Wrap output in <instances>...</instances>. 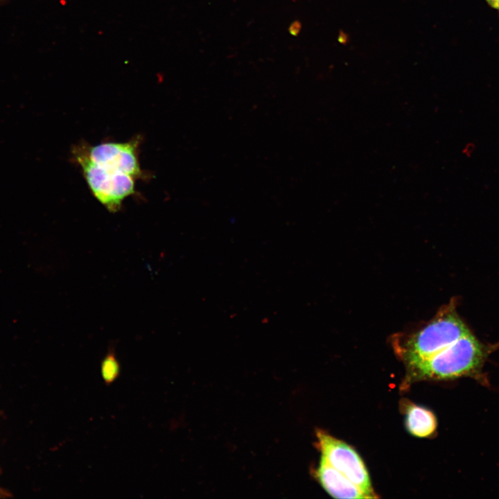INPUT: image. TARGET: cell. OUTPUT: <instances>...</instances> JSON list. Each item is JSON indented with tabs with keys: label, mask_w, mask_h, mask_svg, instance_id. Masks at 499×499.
<instances>
[{
	"label": "cell",
	"mask_w": 499,
	"mask_h": 499,
	"mask_svg": "<svg viewBox=\"0 0 499 499\" xmlns=\"http://www.w3.org/2000/svg\"><path fill=\"white\" fill-rule=\"evenodd\" d=\"M139 139L126 142H104L85 147L89 158L112 172L129 175L136 180L143 177L138 155Z\"/></svg>",
	"instance_id": "5b68a950"
},
{
	"label": "cell",
	"mask_w": 499,
	"mask_h": 499,
	"mask_svg": "<svg viewBox=\"0 0 499 499\" xmlns=\"http://www.w3.org/2000/svg\"><path fill=\"white\" fill-rule=\"evenodd\" d=\"M469 332L453 307L448 306L408 338L400 349L401 354L408 366L411 367L434 356Z\"/></svg>",
	"instance_id": "7a4b0ae2"
},
{
	"label": "cell",
	"mask_w": 499,
	"mask_h": 499,
	"mask_svg": "<svg viewBox=\"0 0 499 499\" xmlns=\"http://www.w3.org/2000/svg\"><path fill=\"white\" fill-rule=\"evenodd\" d=\"M73 155L95 198L109 211H119L123 202L135 193L136 179L98 166L89 158L84 145L77 146Z\"/></svg>",
	"instance_id": "3957f363"
},
{
	"label": "cell",
	"mask_w": 499,
	"mask_h": 499,
	"mask_svg": "<svg viewBox=\"0 0 499 499\" xmlns=\"http://www.w3.org/2000/svg\"><path fill=\"white\" fill-rule=\"evenodd\" d=\"M120 364L114 351H108L100 363V374L107 385L112 384L119 376Z\"/></svg>",
	"instance_id": "ba28073f"
},
{
	"label": "cell",
	"mask_w": 499,
	"mask_h": 499,
	"mask_svg": "<svg viewBox=\"0 0 499 499\" xmlns=\"http://www.w3.org/2000/svg\"><path fill=\"white\" fill-rule=\"evenodd\" d=\"M316 435L322 457L357 485L369 498H377L365 464L356 450L322 430H317Z\"/></svg>",
	"instance_id": "277c9868"
},
{
	"label": "cell",
	"mask_w": 499,
	"mask_h": 499,
	"mask_svg": "<svg viewBox=\"0 0 499 499\" xmlns=\"http://www.w3.org/2000/svg\"><path fill=\"white\" fill-rule=\"evenodd\" d=\"M301 28L300 21H295L290 25L288 31L292 35L296 36L299 33Z\"/></svg>",
	"instance_id": "9c48e42d"
},
{
	"label": "cell",
	"mask_w": 499,
	"mask_h": 499,
	"mask_svg": "<svg viewBox=\"0 0 499 499\" xmlns=\"http://www.w3.org/2000/svg\"><path fill=\"white\" fill-rule=\"evenodd\" d=\"M488 5L499 12V0H486Z\"/></svg>",
	"instance_id": "30bf717a"
},
{
	"label": "cell",
	"mask_w": 499,
	"mask_h": 499,
	"mask_svg": "<svg viewBox=\"0 0 499 499\" xmlns=\"http://www.w3.org/2000/svg\"><path fill=\"white\" fill-rule=\"evenodd\" d=\"M315 476L322 487L335 498H369L357 485L331 466L322 457L315 471Z\"/></svg>",
	"instance_id": "8992f818"
},
{
	"label": "cell",
	"mask_w": 499,
	"mask_h": 499,
	"mask_svg": "<svg viewBox=\"0 0 499 499\" xmlns=\"http://www.w3.org/2000/svg\"><path fill=\"white\" fill-rule=\"evenodd\" d=\"M8 0H0V5L6 3Z\"/></svg>",
	"instance_id": "8fae6325"
},
{
	"label": "cell",
	"mask_w": 499,
	"mask_h": 499,
	"mask_svg": "<svg viewBox=\"0 0 499 499\" xmlns=\"http://www.w3.org/2000/svg\"><path fill=\"white\" fill-rule=\"evenodd\" d=\"M405 425L408 431L419 437L432 435L437 428L434 414L423 407L410 405L406 410Z\"/></svg>",
	"instance_id": "52a82bcc"
},
{
	"label": "cell",
	"mask_w": 499,
	"mask_h": 499,
	"mask_svg": "<svg viewBox=\"0 0 499 499\" xmlns=\"http://www.w3.org/2000/svg\"><path fill=\"white\" fill-rule=\"evenodd\" d=\"M483 345L471 332L430 358L409 367L416 379H447L470 374L482 365Z\"/></svg>",
	"instance_id": "6da1fadb"
}]
</instances>
